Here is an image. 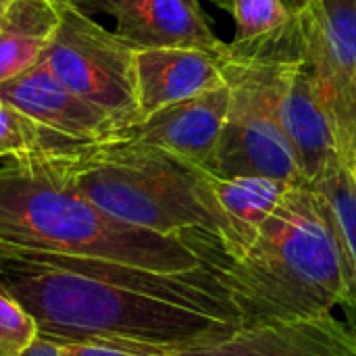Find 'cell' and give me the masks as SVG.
Segmentation results:
<instances>
[{
  "mask_svg": "<svg viewBox=\"0 0 356 356\" xmlns=\"http://www.w3.org/2000/svg\"><path fill=\"white\" fill-rule=\"evenodd\" d=\"M338 159L348 169L356 186V129L348 131L346 136L338 140Z\"/></svg>",
  "mask_w": 356,
  "mask_h": 356,
  "instance_id": "obj_21",
  "label": "cell"
},
{
  "mask_svg": "<svg viewBox=\"0 0 356 356\" xmlns=\"http://www.w3.org/2000/svg\"><path fill=\"white\" fill-rule=\"evenodd\" d=\"M60 21L40 63L81 100L106 111L125 129L140 121L136 48L77 6L60 4ZM125 134V131H123Z\"/></svg>",
  "mask_w": 356,
  "mask_h": 356,
  "instance_id": "obj_5",
  "label": "cell"
},
{
  "mask_svg": "<svg viewBox=\"0 0 356 356\" xmlns=\"http://www.w3.org/2000/svg\"><path fill=\"white\" fill-rule=\"evenodd\" d=\"M102 213L163 236L204 232L221 242V221L200 169L156 146L117 138L38 156Z\"/></svg>",
  "mask_w": 356,
  "mask_h": 356,
  "instance_id": "obj_4",
  "label": "cell"
},
{
  "mask_svg": "<svg viewBox=\"0 0 356 356\" xmlns=\"http://www.w3.org/2000/svg\"><path fill=\"white\" fill-rule=\"evenodd\" d=\"M215 2H217L221 8H227V2H229V0H215Z\"/></svg>",
  "mask_w": 356,
  "mask_h": 356,
  "instance_id": "obj_26",
  "label": "cell"
},
{
  "mask_svg": "<svg viewBox=\"0 0 356 356\" xmlns=\"http://www.w3.org/2000/svg\"><path fill=\"white\" fill-rule=\"evenodd\" d=\"M54 344L60 356H148L127 353L104 344H90V342H54Z\"/></svg>",
  "mask_w": 356,
  "mask_h": 356,
  "instance_id": "obj_20",
  "label": "cell"
},
{
  "mask_svg": "<svg viewBox=\"0 0 356 356\" xmlns=\"http://www.w3.org/2000/svg\"><path fill=\"white\" fill-rule=\"evenodd\" d=\"M0 100L77 144L117 140L125 131L106 111L81 100L58 83L40 60L17 77L2 81Z\"/></svg>",
  "mask_w": 356,
  "mask_h": 356,
  "instance_id": "obj_6",
  "label": "cell"
},
{
  "mask_svg": "<svg viewBox=\"0 0 356 356\" xmlns=\"http://www.w3.org/2000/svg\"><path fill=\"white\" fill-rule=\"evenodd\" d=\"M277 117L307 184L340 161L330 106L305 54L284 69Z\"/></svg>",
  "mask_w": 356,
  "mask_h": 356,
  "instance_id": "obj_8",
  "label": "cell"
},
{
  "mask_svg": "<svg viewBox=\"0 0 356 356\" xmlns=\"http://www.w3.org/2000/svg\"><path fill=\"white\" fill-rule=\"evenodd\" d=\"M81 146L0 100V159H29Z\"/></svg>",
  "mask_w": 356,
  "mask_h": 356,
  "instance_id": "obj_16",
  "label": "cell"
},
{
  "mask_svg": "<svg viewBox=\"0 0 356 356\" xmlns=\"http://www.w3.org/2000/svg\"><path fill=\"white\" fill-rule=\"evenodd\" d=\"M50 2H54V4H71V6H77V8H81L83 13H88V10H96V6H98V0H50Z\"/></svg>",
  "mask_w": 356,
  "mask_h": 356,
  "instance_id": "obj_23",
  "label": "cell"
},
{
  "mask_svg": "<svg viewBox=\"0 0 356 356\" xmlns=\"http://www.w3.org/2000/svg\"><path fill=\"white\" fill-rule=\"evenodd\" d=\"M284 4L290 8V13H298L307 4V0H284Z\"/></svg>",
  "mask_w": 356,
  "mask_h": 356,
  "instance_id": "obj_24",
  "label": "cell"
},
{
  "mask_svg": "<svg viewBox=\"0 0 356 356\" xmlns=\"http://www.w3.org/2000/svg\"><path fill=\"white\" fill-rule=\"evenodd\" d=\"M169 356H330L311 323H242Z\"/></svg>",
  "mask_w": 356,
  "mask_h": 356,
  "instance_id": "obj_13",
  "label": "cell"
},
{
  "mask_svg": "<svg viewBox=\"0 0 356 356\" xmlns=\"http://www.w3.org/2000/svg\"><path fill=\"white\" fill-rule=\"evenodd\" d=\"M115 17V33L134 48H198L221 54L219 40L198 0H98Z\"/></svg>",
  "mask_w": 356,
  "mask_h": 356,
  "instance_id": "obj_10",
  "label": "cell"
},
{
  "mask_svg": "<svg viewBox=\"0 0 356 356\" xmlns=\"http://www.w3.org/2000/svg\"><path fill=\"white\" fill-rule=\"evenodd\" d=\"M355 81H356V75H355Z\"/></svg>",
  "mask_w": 356,
  "mask_h": 356,
  "instance_id": "obj_27",
  "label": "cell"
},
{
  "mask_svg": "<svg viewBox=\"0 0 356 356\" xmlns=\"http://www.w3.org/2000/svg\"><path fill=\"white\" fill-rule=\"evenodd\" d=\"M311 186L321 196L340 244L346 275V300L342 311L346 323L356 332V186L340 161L327 167Z\"/></svg>",
  "mask_w": 356,
  "mask_h": 356,
  "instance_id": "obj_15",
  "label": "cell"
},
{
  "mask_svg": "<svg viewBox=\"0 0 356 356\" xmlns=\"http://www.w3.org/2000/svg\"><path fill=\"white\" fill-rule=\"evenodd\" d=\"M10 2H13V0H0V19H2V15H4V10L8 8Z\"/></svg>",
  "mask_w": 356,
  "mask_h": 356,
  "instance_id": "obj_25",
  "label": "cell"
},
{
  "mask_svg": "<svg viewBox=\"0 0 356 356\" xmlns=\"http://www.w3.org/2000/svg\"><path fill=\"white\" fill-rule=\"evenodd\" d=\"M0 244L159 273L194 271L207 263L194 232L163 236L127 225L58 181L38 156L0 167Z\"/></svg>",
  "mask_w": 356,
  "mask_h": 356,
  "instance_id": "obj_3",
  "label": "cell"
},
{
  "mask_svg": "<svg viewBox=\"0 0 356 356\" xmlns=\"http://www.w3.org/2000/svg\"><path fill=\"white\" fill-rule=\"evenodd\" d=\"M19 356H60V355H58V348H56V344H54V342H48V340H44V338H35V340L31 342V346H29L25 353H21Z\"/></svg>",
  "mask_w": 356,
  "mask_h": 356,
  "instance_id": "obj_22",
  "label": "cell"
},
{
  "mask_svg": "<svg viewBox=\"0 0 356 356\" xmlns=\"http://www.w3.org/2000/svg\"><path fill=\"white\" fill-rule=\"evenodd\" d=\"M207 184L221 221V246L227 259H240L252 246L263 223L292 188L271 177H221L211 171H207Z\"/></svg>",
  "mask_w": 356,
  "mask_h": 356,
  "instance_id": "obj_12",
  "label": "cell"
},
{
  "mask_svg": "<svg viewBox=\"0 0 356 356\" xmlns=\"http://www.w3.org/2000/svg\"><path fill=\"white\" fill-rule=\"evenodd\" d=\"M315 332L330 356H356V332L336 315L313 321Z\"/></svg>",
  "mask_w": 356,
  "mask_h": 356,
  "instance_id": "obj_19",
  "label": "cell"
},
{
  "mask_svg": "<svg viewBox=\"0 0 356 356\" xmlns=\"http://www.w3.org/2000/svg\"><path fill=\"white\" fill-rule=\"evenodd\" d=\"M38 338L33 317L0 290V356H19Z\"/></svg>",
  "mask_w": 356,
  "mask_h": 356,
  "instance_id": "obj_18",
  "label": "cell"
},
{
  "mask_svg": "<svg viewBox=\"0 0 356 356\" xmlns=\"http://www.w3.org/2000/svg\"><path fill=\"white\" fill-rule=\"evenodd\" d=\"M242 323H311L346 300L340 244L311 184L292 186L240 259H221Z\"/></svg>",
  "mask_w": 356,
  "mask_h": 356,
  "instance_id": "obj_2",
  "label": "cell"
},
{
  "mask_svg": "<svg viewBox=\"0 0 356 356\" xmlns=\"http://www.w3.org/2000/svg\"><path fill=\"white\" fill-rule=\"evenodd\" d=\"M60 21L50 0H13L0 19V83L33 67Z\"/></svg>",
  "mask_w": 356,
  "mask_h": 356,
  "instance_id": "obj_14",
  "label": "cell"
},
{
  "mask_svg": "<svg viewBox=\"0 0 356 356\" xmlns=\"http://www.w3.org/2000/svg\"><path fill=\"white\" fill-rule=\"evenodd\" d=\"M227 10L236 21L234 44H250L286 27L294 13L284 0H229Z\"/></svg>",
  "mask_w": 356,
  "mask_h": 356,
  "instance_id": "obj_17",
  "label": "cell"
},
{
  "mask_svg": "<svg viewBox=\"0 0 356 356\" xmlns=\"http://www.w3.org/2000/svg\"><path fill=\"white\" fill-rule=\"evenodd\" d=\"M134 69L140 119L225 86L219 54L198 48H136Z\"/></svg>",
  "mask_w": 356,
  "mask_h": 356,
  "instance_id": "obj_11",
  "label": "cell"
},
{
  "mask_svg": "<svg viewBox=\"0 0 356 356\" xmlns=\"http://www.w3.org/2000/svg\"><path fill=\"white\" fill-rule=\"evenodd\" d=\"M294 15L327 106L356 102V0H307Z\"/></svg>",
  "mask_w": 356,
  "mask_h": 356,
  "instance_id": "obj_7",
  "label": "cell"
},
{
  "mask_svg": "<svg viewBox=\"0 0 356 356\" xmlns=\"http://www.w3.org/2000/svg\"><path fill=\"white\" fill-rule=\"evenodd\" d=\"M207 263L159 273L104 259L67 257L0 244V290L35 321L48 342H90L169 356L242 325L223 282V246L200 242Z\"/></svg>",
  "mask_w": 356,
  "mask_h": 356,
  "instance_id": "obj_1",
  "label": "cell"
},
{
  "mask_svg": "<svg viewBox=\"0 0 356 356\" xmlns=\"http://www.w3.org/2000/svg\"><path fill=\"white\" fill-rule=\"evenodd\" d=\"M227 108L229 88L221 86L140 119L127 127L121 138L156 146L173 156L211 171Z\"/></svg>",
  "mask_w": 356,
  "mask_h": 356,
  "instance_id": "obj_9",
  "label": "cell"
}]
</instances>
